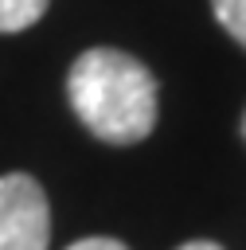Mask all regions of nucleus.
Here are the masks:
<instances>
[{
	"mask_svg": "<svg viewBox=\"0 0 246 250\" xmlns=\"http://www.w3.org/2000/svg\"><path fill=\"white\" fill-rule=\"evenodd\" d=\"M66 94L78 121L109 145H137L156 125V78L117 47L82 51L66 74Z\"/></svg>",
	"mask_w": 246,
	"mask_h": 250,
	"instance_id": "f257e3e1",
	"label": "nucleus"
},
{
	"mask_svg": "<svg viewBox=\"0 0 246 250\" xmlns=\"http://www.w3.org/2000/svg\"><path fill=\"white\" fill-rule=\"evenodd\" d=\"M51 207L35 176H0V250H47Z\"/></svg>",
	"mask_w": 246,
	"mask_h": 250,
	"instance_id": "f03ea898",
	"label": "nucleus"
},
{
	"mask_svg": "<svg viewBox=\"0 0 246 250\" xmlns=\"http://www.w3.org/2000/svg\"><path fill=\"white\" fill-rule=\"evenodd\" d=\"M43 12H47V0H0V35L39 23Z\"/></svg>",
	"mask_w": 246,
	"mask_h": 250,
	"instance_id": "7ed1b4c3",
	"label": "nucleus"
},
{
	"mask_svg": "<svg viewBox=\"0 0 246 250\" xmlns=\"http://www.w3.org/2000/svg\"><path fill=\"white\" fill-rule=\"evenodd\" d=\"M211 8H215V20L246 47V0H211Z\"/></svg>",
	"mask_w": 246,
	"mask_h": 250,
	"instance_id": "20e7f679",
	"label": "nucleus"
},
{
	"mask_svg": "<svg viewBox=\"0 0 246 250\" xmlns=\"http://www.w3.org/2000/svg\"><path fill=\"white\" fill-rule=\"evenodd\" d=\"M66 250H129V246L117 242V238H102V234H94V238H82V242H74V246H66Z\"/></svg>",
	"mask_w": 246,
	"mask_h": 250,
	"instance_id": "39448f33",
	"label": "nucleus"
},
{
	"mask_svg": "<svg viewBox=\"0 0 246 250\" xmlns=\"http://www.w3.org/2000/svg\"><path fill=\"white\" fill-rule=\"evenodd\" d=\"M180 250H223L219 242H207V238H195V242H184Z\"/></svg>",
	"mask_w": 246,
	"mask_h": 250,
	"instance_id": "423d86ee",
	"label": "nucleus"
},
{
	"mask_svg": "<svg viewBox=\"0 0 246 250\" xmlns=\"http://www.w3.org/2000/svg\"><path fill=\"white\" fill-rule=\"evenodd\" d=\"M242 137H246V117H242Z\"/></svg>",
	"mask_w": 246,
	"mask_h": 250,
	"instance_id": "0eeeda50",
	"label": "nucleus"
}]
</instances>
